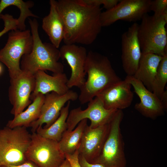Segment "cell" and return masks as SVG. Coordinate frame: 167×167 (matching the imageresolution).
Here are the masks:
<instances>
[{"label":"cell","instance_id":"6da1fadb","mask_svg":"<svg viewBox=\"0 0 167 167\" xmlns=\"http://www.w3.org/2000/svg\"><path fill=\"white\" fill-rule=\"evenodd\" d=\"M55 4L64 24L65 44L93 43L102 28L100 6L88 4L83 0H59Z\"/></svg>","mask_w":167,"mask_h":167},{"label":"cell","instance_id":"7a4b0ae2","mask_svg":"<svg viewBox=\"0 0 167 167\" xmlns=\"http://www.w3.org/2000/svg\"><path fill=\"white\" fill-rule=\"evenodd\" d=\"M85 72L87 78L79 88L78 98L82 104L88 103L105 89L121 80L107 57L91 50L88 53Z\"/></svg>","mask_w":167,"mask_h":167},{"label":"cell","instance_id":"3957f363","mask_svg":"<svg viewBox=\"0 0 167 167\" xmlns=\"http://www.w3.org/2000/svg\"><path fill=\"white\" fill-rule=\"evenodd\" d=\"M28 22L33 38V47L30 53L22 57L21 70L33 75L39 70L49 71L54 74L64 72V65L58 61L60 58L59 50L51 43L42 42L36 19H29Z\"/></svg>","mask_w":167,"mask_h":167},{"label":"cell","instance_id":"277c9868","mask_svg":"<svg viewBox=\"0 0 167 167\" xmlns=\"http://www.w3.org/2000/svg\"><path fill=\"white\" fill-rule=\"evenodd\" d=\"M24 126L0 129V167L17 165L28 160L26 154L31 134Z\"/></svg>","mask_w":167,"mask_h":167},{"label":"cell","instance_id":"5b68a950","mask_svg":"<svg viewBox=\"0 0 167 167\" xmlns=\"http://www.w3.org/2000/svg\"><path fill=\"white\" fill-rule=\"evenodd\" d=\"M139 24L137 36L142 54L151 53L161 56L167 54V21L162 16L145 14Z\"/></svg>","mask_w":167,"mask_h":167},{"label":"cell","instance_id":"8992f818","mask_svg":"<svg viewBox=\"0 0 167 167\" xmlns=\"http://www.w3.org/2000/svg\"><path fill=\"white\" fill-rule=\"evenodd\" d=\"M124 116L122 110H118L109 123V129L101 151L92 163L105 167H126L124 143L120 125Z\"/></svg>","mask_w":167,"mask_h":167},{"label":"cell","instance_id":"52a82bcc","mask_svg":"<svg viewBox=\"0 0 167 167\" xmlns=\"http://www.w3.org/2000/svg\"><path fill=\"white\" fill-rule=\"evenodd\" d=\"M33 45L32 37L29 30L17 29L9 32L6 44L0 50V61L7 67L10 79L22 72L20 60L24 55L31 52Z\"/></svg>","mask_w":167,"mask_h":167},{"label":"cell","instance_id":"ba28073f","mask_svg":"<svg viewBox=\"0 0 167 167\" xmlns=\"http://www.w3.org/2000/svg\"><path fill=\"white\" fill-rule=\"evenodd\" d=\"M26 156L38 167H60L66 159L58 142L43 137L36 132L31 134Z\"/></svg>","mask_w":167,"mask_h":167},{"label":"cell","instance_id":"9c48e42d","mask_svg":"<svg viewBox=\"0 0 167 167\" xmlns=\"http://www.w3.org/2000/svg\"><path fill=\"white\" fill-rule=\"evenodd\" d=\"M151 0H121L112 8L102 12V27H107L118 20L134 22L140 20L150 11Z\"/></svg>","mask_w":167,"mask_h":167},{"label":"cell","instance_id":"30bf717a","mask_svg":"<svg viewBox=\"0 0 167 167\" xmlns=\"http://www.w3.org/2000/svg\"><path fill=\"white\" fill-rule=\"evenodd\" d=\"M117 110L106 109L101 101L96 96L88 102L85 109L83 110L79 107L70 111L66 120V130L72 131L84 119L90 120L89 126L92 128L108 124Z\"/></svg>","mask_w":167,"mask_h":167},{"label":"cell","instance_id":"8fae6325","mask_svg":"<svg viewBox=\"0 0 167 167\" xmlns=\"http://www.w3.org/2000/svg\"><path fill=\"white\" fill-rule=\"evenodd\" d=\"M22 71L17 76L10 79L8 88L9 99L12 105L11 113L14 116L31 103L30 96L35 87L34 75Z\"/></svg>","mask_w":167,"mask_h":167},{"label":"cell","instance_id":"7c38bea8","mask_svg":"<svg viewBox=\"0 0 167 167\" xmlns=\"http://www.w3.org/2000/svg\"><path fill=\"white\" fill-rule=\"evenodd\" d=\"M78 96L76 92L70 89L62 95L54 92L45 94L40 116L29 126L31 127L32 132H36L37 129L44 124L45 125L43 128L49 127L59 117L65 104L69 101H76Z\"/></svg>","mask_w":167,"mask_h":167},{"label":"cell","instance_id":"4fadbf2b","mask_svg":"<svg viewBox=\"0 0 167 167\" xmlns=\"http://www.w3.org/2000/svg\"><path fill=\"white\" fill-rule=\"evenodd\" d=\"M60 58L65 60L70 67L71 75L67 86L70 89L73 87L80 88L86 79L85 66L87 57L86 49L76 44H65L59 49Z\"/></svg>","mask_w":167,"mask_h":167},{"label":"cell","instance_id":"5bb4252c","mask_svg":"<svg viewBox=\"0 0 167 167\" xmlns=\"http://www.w3.org/2000/svg\"><path fill=\"white\" fill-rule=\"evenodd\" d=\"M138 25L134 23L121 36V59L123 68L127 76L134 75L142 55L137 36Z\"/></svg>","mask_w":167,"mask_h":167},{"label":"cell","instance_id":"9a60e30c","mask_svg":"<svg viewBox=\"0 0 167 167\" xmlns=\"http://www.w3.org/2000/svg\"><path fill=\"white\" fill-rule=\"evenodd\" d=\"M132 86L140 101L135 108L143 116L152 119L164 115L166 109L160 99L150 91L139 80L133 76H126L125 79Z\"/></svg>","mask_w":167,"mask_h":167},{"label":"cell","instance_id":"2e32d148","mask_svg":"<svg viewBox=\"0 0 167 167\" xmlns=\"http://www.w3.org/2000/svg\"><path fill=\"white\" fill-rule=\"evenodd\" d=\"M131 85L125 79L112 85L100 93L98 97L108 109L121 110L131 105L134 94Z\"/></svg>","mask_w":167,"mask_h":167},{"label":"cell","instance_id":"e0dca14e","mask_svg":"<svg viewBox=\"0 0 167 167\" xmlns=\"http://www.w3.org/2000/svg\"><path fill=\"white\" fill-rule=\"evenodd\" d=\"M109 123L95 128L86 126L78 149L79 155L92 163L99 156L107 137Z\"/></svg>","mask_w":167,"mask_h":167},{"label":"cell","instance_id":"ac0fdd59","mask_svg":"<svg viewBox=\"0 0 167 167\" xmlns=\"http://www.w3.org/2000/svg\"><path fill=\"white\" fill-rule=\"evenodd\" d=\"M35 87L30 100L32 101L39 93L45 95L54 92L59 95L65 94L70 89L67 86L68 79L64 72L49 75L45 71L39 70L34 74Z\"/></svg>","mask_w":167,"mask_h":167},{"label":"cell","instance_id":"d6986e66","mask_svg":"<svg viewBox=\"0 0 167 167\" xmlns=\"http://www.w3.org/2000/svg\"><path fill=\"white\" fill-rule=\"evenodd\" d=\"M49 12L42 19V28L52 43L58 48L63 40L64 26L63 20L56 7L55 0H50Z\"/></svg>","mask_w":167,"mask_h":167},{"label":"cell","instance_id":"ffe728a7","mask_svg":"<svg viewBox=\"0 0 167 167\" xmlns=\"http://www.w3.org/2000/svg\"><path fill=\"white\" fill-rule=\"evenodd\" d=\"M162 57L151 53L142 54L137 69L133 76L152 92L157 68Z\"/></svg>","mask_w":167,"mask_h":167},{"label":"cell","instance_id":"44dd1931","mask_svg":"<svg viewBox=\"0 0 167 167\" xmlns=\"http://www.w3.org/2000/svg\"><path fill=\"white\" fill-rule=\"evenodd\" d=\"M44 98L45 95L39 93L27 109L14 116L12 119L9 120L6 126L11 128L18 126L29 127L32 123L39 118Z\"/></svg>","mask_w":167,"mask_h":167},{"label":"cell","instance_id":"7402d4cb","mask_svg":"<svg viewBox=\"0 0 167 167\" xmlns=\"http://www.w3.org/2000/svg\"><path fill=\"white\" fill-rule=\"evenodd\" d=\"M87 119L81 121L71 131L66 130L58 142L59 148L65 155L72 154L78 150L84 129L88 125Z\"/></svg>","mask_w":167,"mask_h":167},{"label":"cell","instance_id":"603a6c76","mask_svg":"<svg viewBox=\"0 0 167 167\" xmlns=\"http://www.w3.org/2000/svg\"><path fill=\"white\" fill-rule=\"evenodd\" d=\"M70 101L61 110L60 115L57 119L49 127L44 128L38 127L36 132L45 138L58 142L64 132L67 130L66 120L69 112Z\"/></svg>","mask_w":167,"mask_h":167},{"label":"cell","instance_id":"cb8c5ba5","mask_svg":"<svg viewBox=\"0 0 167 167\" xmlns=\"http://www.w3.org/2000/svg\"><path fill=\"white\" fill-rule=\"evenodd\" d=\"M34 5V2L32 1L25 2L22 0H1L0 1V16L2 11L6 7L11 6L17 7L20 11L19 16L17 19V29L20 31H24L26 30L25 22L28 17L38 18L30 10L33 6Z\"/></svg>","mask_w":167,"mask_h":167},{"label":"cell","instance_id":"d4e9b609","mask_svg":"<svg viewBox=\"0 0 167 167\" xmlns=\"http://www.w3.org/2000/svg\"><path fill=\"white\" fill-rule=\"evenodd\" d=\"M167 82V54L163 56L157 68L152 85V92L160 99Z\"/></svg>","mask_w":167,"mask_h":167},{"label":"cell","instance_id":"484cf974","mask_svg":"<svg viewBox=\"0 0 167 167\" xmlns=\"http://www.w3.org/2000/svg\"><path fill=\"white\" fill-rule=\"evenodd\" d=\"M167 9V0H152L150 6V11L154 12L153 15L156 17L161 16L165 10Z\"/></svg>","mask_w":167,"mask_h":167},{"label":"cell","instance_id":"4316f807","mask_svg":"<svg viewBox=\"0 0 167 167\" xmlns=\"http://www.w3.org/2000/svg\"><path fill=\"white\" fill-rule=\"evenodd\" d=\"M86 3L92 5L100 6H103L106 10L114 7L119 2V0H83Z\"/></svg>","mask_w":167,"mask_h":167},{"label":"cell","instance_id":"83f0119b","mask_svg":"<svg viewBox=\"0 0 167 167\" xmlns=\"http://www.w3.org/2000/svg\"><path fill=\"white\" fill-rule=\"evenodd\" d=\"M79 154L77 150L72 154L65 155V158L69 163L71 167H81L79 161Z\"/></svg>","mask_w":167,"mask_h":167},{"label":"cell","instance_id":"f1b7e54d","mask_svg":"<svg viewBox=\"0 0 167 167\" xmlns=\"http://www.w3.org/2000/svg\"><path fill=\"white\" fill-rule=\"evenodd\" d=\"M79 161L81 167H105L100 164L89 163L83 156L79 154Z\"/></svg>","mask_w":167,"mask_h":167},{"label":"cell","instance_id":"f546056e","mask_svg":"<svg viewBox=\"0 0 167 167\" xmlns=\"http://www.w3.org/2000/svg\"><path fill=\"white\" fill-rule=\"evenodd\" d=\"M0 167H38L32 162L27 161L25 162L17 165H3Z\"/></svg>","mask_w":167,"mask_h":167},{"label":"cell","instance_id":"4dcf8cb0","mask_svg":"<svg viewBox=\"0 0 167 167\" xmlns=\"http://www.w3.org/2000/svg\"><path fill=\"white\" fill-rule=\"evenodd\" d=\"M160 100L164 107L166 109L167 106V91H165L162 94Z\"/></svg>","mask_w":167,"mask_h":167},{"label":"cell","instance_id":"1f68e13d","mask_svg":"<svg viewBox=\"0 0 167 167\" xmlns=\"http://www.w3.org/2000/svg\"><path fill=\"white\" fill-rule=\"evenodd\" d=\"M11 26L8 24H4V29L1 32H0V37L4 34L7 32L9 30H11Z\"/></svg>","mask_w":167,"mask_h":167},{"label":"cell","instance_id":"d6a6232c","mask_svg":"<svg viewBox=\"0 0 167 167\" xmlns=\"http://www.w3.org/2000/svg\"><path fill=\"white\" fill-rule=\"evenodd\" d=\"M60 167H71L68 161L66 159L64 162Z\"/></svg>","mask_w":167,"mask_h":167},{"label":"cell","instance_id":"836d02e7","mask_svg":"<svg viewBox=\"0 0 167 167\" xmlns=\"http://www.w3.org/2000/svg\"><path fill=\"white\" fill-rule=\"evenodd\" d=\"M3 71V68L2 65L0 63V75L2 74Z\"/></svg>","mask_w":167,"mask_h":167},{"label":"cell","instance_id":"e575fe53","mask_svg":"<svg viewBox=\"0 0 167 167\" xmlns=\"http://www.w3.org/2000/svg\"></svg>","mask_w":167,"mask_h":167},{"label":"cell","instance_id":"d590c367","mask_svg":"<svg viewBox=\"0 0 167 167\" xmlns=\"http://www.w3.org/2000/svg\"></svg>","mask_w":167,"mask_h":167},{"label":"cell","instance_id":"8d00e7d4","mask_svg":"<svg viewBox=\"0 0 167 167\" xmlns=\"http://www.w3.org/2000/svg\"></svg>","mask_w":167,"mask_h":167}]
</instances>
